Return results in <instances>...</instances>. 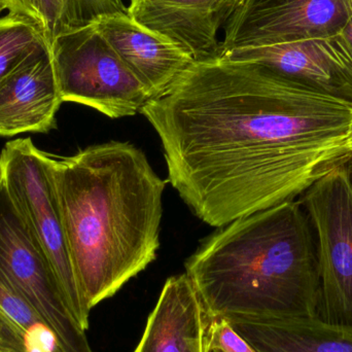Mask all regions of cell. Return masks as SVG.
Segmentation results:
<instances>
[{"mask_svg":"<svg viewBox=\"0 0 352 352\" xmlns=\"http://www.w3.org/2000/svg\"><path fill=\"white\" fill-rule=\"evenodd\" d=\"M95 24L153 98L166 91L195 62L175 43L128 14L104 16Z\"/></svg>","mask_w":352,"mask_h":352,"instance_id":"12","label":"cell"},{"mask_svg":"<svg viewBox=\"0 0 352 352\" xmlns=\"http://www.w3.org/2000/svg\"><path fill=\"white\" fill-rule=\"evenodd\" d=\"M337 36L352 63V16Z\"/></svg>","mask_w":352,"mask_h":352,"instance_id":"20","label":"cell"},{"mask_svg":"<svg viewBox=\"0 0 352 352\" xmlns=\"http://www.w3.org/2000/svg\"><path fill=\"white\" fill-rule=\"evenodd\" d=\"M351 16L352 0H242L223 29L221 56L232 50L331 38Z\"/></svg>","mask_w":352,"mask_h":352,"instance_id":"8","label":"cell"},{"mask_svg":"<svg viewBox=\"0 0 352 352\" xmlns=\"http://www.w3.org/2000/svg\"><path fill=\"white\" fill-rule=\"evenodd\" d=\"M258 352H352V329L308 316H223Z\"/></svg>","mask_w":352,"mask_h":352,"instance_id":"14","label":"cell"},{"mask_svg":"<svg viewBox=\"0 0 352 352\" xmlns=\"http://www.w3.org/2000/svg\"><path fill=\"white\" fill-rule=\"evenodd\" d=\"M0 283L33 310L53 333L61 352H94L4 178L0 182Z\"/></svg>","mask_w":352,"mask_h":352,"instance_id":"4","label":"cell"},{"mask_svg":"<svg viewBox=\"0 0 352 352\" xmlns=\"http://www.w3.org/2000/svg\"><path fill=\"white\" fill-rule=\"evenodd\" d=\"M4 1L8 6V12L28 16L41 24L37 0H4Z\"/></svg>","mask_w":352,"mask_h":352,"instance_id":"19","label":"cell"},{"mask_svg":"<svg viewBox=\"0 0 352 352\" xmlns=\"http://www.w3.org/2000/svg\"><path fill=\"white\" fill-rule=\"evenodd\" d=\"M302 202L285 201L208 236L186 262L208 318L318 316L320 266Z\"/></svg>","mask_w":352,"mask_h":352,"instance_id":"3","label":"cell"},{"mask_svg":"<svg viewBox=\"0 0 352 352\" xmlns=\"http://www.w3.org/2000/svg\"><path fill=\"white\" fill-rule=\"evenodd\" d=\"M0 164L12 201L47 254L70 311L86 331L90 310L72 270L50 154L38 150L31 138H19L2 148Z\"/></svg>","mask_w":352,"mask_h":352,"instance_id":"6","label":"cell"},{"mask_svg":"<svg viewBox=\"0 0 352 352\" xmlns=\"http://www.w3.org/2000/svg\"><path fill=\"white\" fill-rule=\"evenodd\" d=\"M0 352H61L53 333L0 283Z\"/></svg>","mask_w":352,"mask_h":352,"instance_id":"15","label":"cell"},{"mask_svg":"<svg viewBox=\"0 0 352 352\" xmlns=\"http://www.w3.org/2000/svg\"><path fill=\"white\" fill-rule=\"evenodd\" d=\"M50 163L72 270L91 311L156 260L167 180L140 148L117 140L50 155Z\"/></svg>","mask_w":352,"mask_h":352,"instance_id":"2","label":"cell"},{"mask_svg":"<svg viewBox=\"0 0 352 352\" xmlns=\"http://www.w3.org/2000/svg\"><path fill=\"white\" fill-rule=\"evenodd\" d=\"M221 58L263 64L294 84L352 107V63L338 36L232 50Z\"/></svg>","mask_w":352,"mask_h":352,"instance_id":"9","label":"cell"},{"mask_svg":"<svg viewBox=\"0 0 352 352\" xmlns=\"http://www.w3.org/2000/svg\"><path fill=\"white\" fill-rule=\"evenodd\" d=\"M62 103L51 47H43L0 80V136L49 133Z\"/></svg>","mask_w":352,"mask_h":352,"instance_id":"11","label":"cell"},{"mask_svg":"<svg viewBox=\"0 0 352 352\" xmlns=\"http://www.w3.org/2000/svg\"><path fill=\"white\" fill-rule=\"evenodd\" d=\"M2 178H3V169H2L1 164H0V182H1Z\"/></svg>","mask_w":352,"mask_h":352,"instance_id":"24","label":"cell"},{"mask_svg":"<svg viewBox=\"0 0 352 352\" xmlns=\"http://www.w3.org/2000/svg\"><path fill=\"white\" fill-rule=\"evenodd\" d=\"M344 163L307 188L302 204L314 227L320 258L318 318L352 329V176Z\"/></svg>","mask_w":352,"mask_h":352,"instance_id":"7","label":"cell"},{"mask_svg":"<svg viewBox=\"0 0 352 352\" xmlns=\"http://www.w3.org/2000/svg\"><path fill=\"white\" fill-rule=\"evenodd\" d=\"M3 10H8V6H6L4 0H0V14H1Z\"/></svg>","mask_w":352,"mask_h":352,"instance_id":"23","label":"cell"},{"mask_svg":"<svg viewBox=\"0 0 352 352\" xmlns=\"http://www.w3.org/2000/svg\"><path fill=\"white\" fill-rule=\"evenodd\" d=\"M47 43L56 37L117 14H128L123 0H37Z\"/></svg>","mask_w":352,"mask_h":352,"instance_id":"16","label":"cell"},{"mask_svg":"<svg viewBox=\"0 0 352 352\" xmlns=\"http://www.w3.org/2000/svg\"><path fill=\"white\" fill-rule=\"evenodd\" d=\"M205 352H258L223 316L209 318L204 337Z\"/></svg>","mask_w":352,"mask_h":352,"instance_id":"18","label":"cell"},{"mask_svg":"<svg viewBox=\"0 0 352 352\" xmlns=\"http://www.w3.org/2000/svg\"><path fill=\"white\" fill-rule=\"evenodd\" d=\"M50 47L63 102L121 119L140 113L153 98L96 24L60 34Z\"/></svg>","mask_w":352,"mask_h":352,"instance_id":"5","label":"cell"},{"mask_svg":"<svg viewBox=\"0 0 352 352\" xmlns=\"http://www.w3.org/2000/svg\"><path fill=\"white\" fill-rule=\"evenodd\" d=\"M140 113L167 182L212 227L295 200L352 155L351 105L256 62H194Z\"/></svg>","mask_w":352,"mask_h":352,"instance_id":"1","label":"cell"},{"mask_svg":"<svg viewBox=\"0 0 352 352\" xmlns=\"http://www.w3.org/2000/svg\"><path fill=\"white\" fill-rule=\"evenodd\" d=\"M344 165L345 167H346L347 170L349 171V173H351V175L352 176V155L351 157H349V160L344 163Z\"/></svg>","mask_w":352,"mask_h":352,"instance_id":"22","label":"cell"},{"mask_svg":"<svg viewBox=\"0 0 352 352\" xmlns=\"http://www.w3.org/2000/svg\"><path fill=\"white\" fill-rule=\"evenodd\" d=\"M346 146L347 148H349V152L352 153V125L351 127V130H349V135H347Z\"/></svg>","mask_w":352,"mask_h":352,"instance_id":"21","label":"cell"},{"mask_svg":"<svg viewBox=\"0 0 352 352\" xmlns=\"http://www.w3.org/2000/svg\"><path fill=\"white\" fill-rule=\"evenodd\" d=\"M242 0H130L134 21L175 43L195 62L221 56L219 34Z\"/></svg>","mask_w":352,"mask_h":352,"instance_id":"10","label":"cell"},{"mask_svg":"<svg viewBox=\"0 0 352 352\" xmlns=\"http://www.w3.org/2000/svg\"><path fill=\"white\" fill-rule=\"evenodd\" d=\"M208 320L186 273L169 277L134 352H205Z\"/></svg>","mask_w":352,"mask_h":352,"instance_id":"13","label":"cell"},{"mask_svg":"<svg viewBox=\"0 0 352 352\" xmlns=\"http://www.w3.org/2000/svg\"><path fill=\"white\" fill-rule=\"evenodd\" d=\"M47 47L45 30L36 21L12 12L0 16V80L29 56Z\"/></svg>","mask_w":352,"mask_h":352,"instance_id":"17","label":"cell"}]
</instances>
